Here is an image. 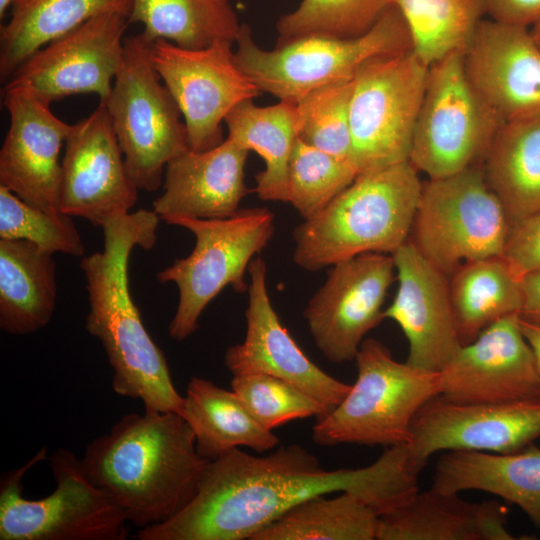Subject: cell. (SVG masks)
<instances>
[{
    "mask_svg": "<svg viewBox=\"0 0 540 540\" xmlns=\"http://www.w3.org/2000/svg\"><path fill=\"white\" fill-rule=\"evenodd\" d=\"M431 488L488 492L518 506L540 528V448L533 443L508 454L447 451L437 461Z\"/></svg>",
    "mask_w": 540,
    "mask_h": 540,
    "instance_id": "25",
    "label": "cell"
},
{
    "mask_svg": "<svg viewBox=\"0 0 540 540\" xmlns=\"http://www.w3.org/2000/svg\"><path fill=\"white\" fill-rule=\"evenodd\" d=\"M357 378L345 398L312 429L315 443L408 444L420 408L440 394L439 372L396 361L380 341L365 338L355 357Z\"/></svg>",
    "mask_w": 540,
    "mask_h": 540,
    "instance_id": "6",
    "label": "cell"
},
{
    "mask_svg": "<svg viewBox=\"0 0 540 540\" xmlns=\"http://www.w3.org/2000/svg\"><path fill=\"white\" fill-rule=\"evenodd\" d=\"M331 267L303 316L319 351L340 364L355 360L365 335L385 319L383 304L396 270L391 254L376 252Z\"/></svg>",
    "mask_w": 540,
    "mask_h": 540,
    "instance_id": "15",
    "label": "cell"
},
{
    "mask_svg": "<svg viewBox=\"0 0 540 540\" xmlns=\"http://www.w3.org/2000/svg\"><path fill=\"white\" fill-rule=\"evenodd\" d=\"M502 119L467 78L463 52L429 66L409 162L428 178L455 174L483 158Z\"/></svg>",
    "mask_w": 540,
    "mask_h": 540,
    "instance_id": "11",
    "label": "cell"
},
{
    "mask_svg": "<svg viewBox=\"0 0 540 540\" xmlns=\"http://www.w3.org/2000/svg\"><path fill=\"white\" fill-rule=\"evenodd\" d=\"M353 83L354 78L322 86L295 103L298 138L352 164L350 100Z\"/></svg>",
    "mask_w": 540,
    "mask_h": 540,
    "instance_id": "37",
    "label": "cell"
},
{
    "mask_svg": "<svg viewBox=\"0 0 540 540\" xmlns=\"http://www.w3.org/2000/svg\"><path fill=\"white\" fill-rule=\"evenodd\" d=\"M235 43L234 60L258 89L294 103L312 90L353 79L375 59L412 50L408 27L393 4L359 37L305 36L266 50L254 41L248 25L241 24Z\"/></svg>",
    "mask_w": 540,
    "mask_h": 540,
    "instance_id": "5",
    "label": "cell"
},
{
    "mask_svg": "<svg viewBox=\"0 0 540 540\" xmlns=\"http://www.w3.org/2000/svg\"><path fill=\"white\" fill-rule=\"evenodd\" d=\"M165 222L186 228L195 237L187 257L157 274L159 282H173L178 288V305L168 332L172 339L183 341L198 329L203 310L225 287L237 293L248 290L245 272L272 238L274 213L257 207L239 209L221 219L173 217Z\"/></svg>",
    "mask_w": 540,
    "mask_h": 540,
    "instance_id": "9",
    "label": "cell"
},
{
    "mask_svg": "<svg viewBox=\"0 0 540 540\" xmlns=\"http://www.w3.org/2000/svg\"><path fill=\"white\" fill-rule=\"evenodd\" d=\"M89 480L139 529L163 523L194 497L208 460L176 412L129 413L92 440L81 459Z\"/></svg>",
    "mask_w": 540,
    "mask_h": 540,
    "instance_id": "3",
    "label": "cell"
},
{
    "mask_svg": "<svg viewBox=\"0 0 540 540\" xmlns=\"http://www.w3.org/2000/svg\"><path fill=\"white\" fill-rule=\"evenodd\" d=\"M533 38L537 42V44L540 46V17L539 19L532 25V29L530 30Z\"/></svg>",
    "mask_w": 540,
    "mask_h": 540,
    "instance_id": "44",
    "label": "cell"
},
{
    "mask_svg": "<svg viewBox=\"0 0 540 540\" xmlns=\"http://www.w3.org/2000/svg\"><path fill=\"white\" fill-rule=\"evenodd\" d=\"M482 159L510 227L540 211V114L503 122Z\"/></svg>",
    "mask_w": 540,
    "mask_h": 540,
    "instance_id": "27",
    "label": "cell"
},
{
    "mask_svg": "<svg viewBox=\"0 0 540 540\" xmlns=\"http://www.w3.org/2000/svg\"><path fill=\"white\" fill-rule=\"evenodd\" d=\"M428 69L409 50L375 59L356 73L350 129L359 174L409 161Z\"/></svg>",
    "mask_w": 540,
    "mask_h": 540,
    "instance_id": "12",
    "label": "cell"
},
{
    "mask_svg": "<svg viewBox=\"0 0 540 540\" xmlns=\"http://www.w3.org/2000/svg\"><path fill=\"white\" fill-rule=\"evenodd\" d=\"M523 307L521 316L540 320V270L522 277Z\"/></svg>",
    "mask_w": 540,
    "mask_h": 540,
    "instance_id": "42",
    "label": "cell"
},
{
    "mask_svg": "<svg viewBox=\"0 0 540 540\" xmlns=\"http://www.w3.org/2000/svg\"><path fill=\"white\" fill-rule=\"evenodd\" d=\"M484 13L490 19L532 26L540 17V0H483Z\"/></svg>",
    "mask_w": 540,
    "mask_h": 540,
    "instance_id": "41",
    "label": "cell"
},
{
    "mask_svg": "<svg viewBox=\"0 0 540 540\" xmlns=\"http://www.w3.org/2000/svg\"><path fill=\"white\" fill-rule=\"evenodd\" d=\"M449 287L462 344L505 316L521 315L522 277L502 256L462 264L449 277Z\"/></svg>",
    "mask_w": 540,
    "mask_h": 540,
    "instance_id": "31",
    "label": "cell"
},
{
    "mask_svg": "<svg viewBox=\"0 0 540 540\" xmlns=\"http://www.w3.org/2000/svg\"><path fill=\"white\" fill-rule=\"evenodd\" d=\"M420 470L407 444L385 449L372 464L324 470L299 445L266 456L240 448L208 461L192 500L169 520L139 529L140 540H250L282 514L318 495L348 492L380 515L418 489Z\"/></svg>",
    "mask_w": 540,
    "mask_h": 540,
    "instance_id": "1",
    "label": "cell"
},
{
    "mask_svg": "<svg viewBox=\"0 0 540 540\" xmlns=\"http://www.w3.org/2000/svg\"><path fill=\"white\" fill-rule=\"evenodd\" d=\"M130 23L155 41L165 39L187 49L219 40L235 43L241 24L230 0H133Z\"/></svg>",
    "mask_w": 540,
    "mask_h": 540,
    "instance_id": "32",
    "label": "cell"
},
{
    "mask_svg": "<svg viewBox=\"0 0 540 540\" xmlns=\"http://www.w3.org/2000/svg\"><path fill=\"white\" fill-rule=\"evenodd\" d=\"M129 16L101 13L28 57L2 89L24 92L51 105L67 96L94 93L104 101L122 64Z\"/></svg>",
    "mask_w": 540,
    "mask_h": 540,
    "instance_id": "13",
    "label": "cell"
},
{
    "mask_svg": "<svg viewBox=\"0 0 540 540\" xmlns=\"http://www.w3.org/2000/svg\"><path fill=\"white\" fill-rule=\"evenodd\" d=\"M246 336L230 346L225 365L233 376L265 374L279 378L317 400L328 414L347 395L351 384L339 381L313 363L281 323L271 303L266 264L256 256L248 267Z\"/></svg>",
    "mask_w": 540,
    "mask_h": 540,
    "instance_id": "19",
    "label": "cell"
},
{
    "mask_svg": "<svg viewBox=\"0 0 540 540\" xmlns=\"http://www.w3.org/2000/svg\"><path fill=\"white\" fill-rule=\"evenodd\" d=\"M389 4V0H302L277 21L278 42L305 36L359 37L373 27Z\"/></svg>",
    "mask_w": 540,
    "mask_h": 540,
    "instance_id": "36",
    "label": "cell"
},
{
    "mask_svg": "<svg viewBox=\"0 0 540 540\" xmlns=\"http://www.w3.org/2000/svg\"><path fill=\"white\" fill-rule=\"evenodd\" d=\"M403 16L413 52L428 66L464 52L484 13L483 0H389Z\"/></svg>",
    "mask_w": 540,
    "mask_h": 540,
    "instance_id": "34",
    "label": "cell"
},
{
    "mask_svg": "<svg viewBox=\"0 0 540 540\" xmlns=\"http://www.w3.org/2000/svg\"><path fill=\"white\" fill-rule=\"evenodd\" d=\"M439 374V395L455 403L540 399V368L520 314L493 322L462 344Z\"/></svg>",
    "mask_w": 540,
    "mask_h": 540,
    "instance_id": "18",
    "label": "cell"
},
{
    "mask_svg": "<svg viewBox=\"0 0 540 540\" xmlns=\"http://www.w3.org/2000/svg\"><path fill=\"white\" fill-rule=\"evenodd\" d=\"M2 99L9 128L0 150V185L35 208L60 213V152L72 125L24 92L2 89Z\"/></svg>",
    "mask_w": 540,
    "mask_h": 540,
    "instance_id": "20",
    "label": "cell"
},
{
    "mask_svg": "<svg viewBox=\"0 0 540 540\" xmlns=\"http://www.w3.org/2000/svg\"><path fill=\"white\" fill-rule=\"evenodd\" d=\"M502 257L520 277L540 270V211L510 227Z\"/></svg>",
    "mask_w": 540,
    "mask_h": 540,
    "instance_id": "40",
    "label": "cell"
},
{
    "mask_svg": "<svg viewBox=\"0 0 540 540\" xmlns=\"http://www.w3.org/2000/svg\"><path fill=\"white\" fill-rule=\"evenodd\" d=\"M379 516L355 494L318 495L294 506L250 540H376Z\"/></svg>",
    "mask_w": 540,
    "mask_h": 540,
    "instance_id": "33",
    "label": "cell"
},
{
    "mask_svg": "<svg viewBox=\"0 0 540 540\" xmlns=\"http://www.w3.org/2000/svg\"><path fill=\"white\" fill-rule=\"evenodd\" d=\"M358 176L356 167L297 138L287 175V202L304 220L320 213Z\"/></svg>",
    "mask_w": 540,
    "mask_h": 540,
    "instance_id": "35",
    "label": "cell"
},
{
    "mask_svg": "<svg viewBox=\"0 0 540 540\" xmlns=\"http://www.w3.org/2000/svg\"><path fill=\"white\" fill-rule=\"evenodd\" d=\"M159 220L153 210L141 209L102 227L104 250L81 261L89 299L85 325L105 350L116 394L141 400L148 411L181 415L184 396L175 388L166 358L146 330L129 291L131 252L135 246L154 247Z\"/></svg>",
    "mask_w": 540,
    "mask_h": 540,
    "instance_id": "2",
    "label": "cell"
},
{
    "mask_svg": "<svg viewBox=\"0 0 540 540\" xmlns=\"http://www.w3.org/2000/svg\"><path fill=\"white\" fill-rule=\"evenodd\" d=\"M248 154L249 150L228 137L208 150L185 149L167 163L164 191L153 202V211L163 221L232 216L247 194Z\"/></svg>",
    "mask_w": 540,
    "mask_h": 540,
    "instance_id": "23",
    "label": "cell"
},
{
    "mask_svg": "<svg viewBox=\"0 0 540 540\" xmlns=\"http://www.w3.org/2000/svg\"><path fill=\"white\" fill-rule=\"evenodd\" d=\"M509 231L502 203L473 165L422 183L409 240L450 277L466 262L502 256Z\"/></svg>",
    "mask_w": 540,
    "mask_h": 540,
    "instance_id": "10",
    "label": "cell"
},
{
    "mask_svg": "<svg viewBox=\"0 0 540 540\" xmlns=\"http://www.w3.org/2000/svg\"><path fill=\"white\" fill-rule=\"evenodd\" d=\"M398 288L384 318L396 322L409 345L406 362L440 372L462 343L459 338L449 277L433 266L410 240L393 254Z\"/></svg>",
    "mask_w": 540,
    "mask_h": 540,
    "instance_id": "21",
    "label": "cell"
},
{
    "mask_svg": "<svg viewBox=\"0 0 540 540\" xmlns=\"http://www.w3.org/2000/svg\"><path fill=\"white\" fill-rule=\"evenodd\" d=\"M506 508L495 500L474 503L456 492H415L379 516L376 540H513Z\"/></svg>",
    "mask_w": 540,
    "mask_h": 540,
    "instance_id": "24",
    "label": "cell"
},
{
    "mask_svg": "<svg viewBox=\"0 0 540 540\" xmlns=\"http://www.w3.org/2000/svg\"><path fill=\"white\" fill-rule=\"evenodd\" d=\"M56 298L53 254L26 240L0 238V328L20 336L40 330Z\"/></svg>",
    "mask_w": 540,
    "mask_h": 540,
    "instance_id": "26",
    "label": "cell"
},
{
    "mask_svg": "<svg viewBox=\"0 0 540 540\" xmlns=\"http://www.w3.org/2000/svg\"><path fill=\"white\" fill-rule=\"evenodd\" d=\"M422 183L409 161L360 173L294 229V263L319 271L363 253L392 255L409 240Z\"/></svg>",
    "mask_w": 540,
    "mask_h": 540,
    "instance_id": "4",
    "label": "cell"
},
{
    "mask_svg": "<svg viewBox=\"0 0 540 540\" xmlns=\"http://www.w3.org/2000/svg\"><path fill=\"white\" fill-rule=\"evenodd\" d=\"M0 238L26 240L52 254L82 256L85 252L72 216L35 208L1 185Z\"/></svg>",
    "mask_w": 540,
    "mask_h": 540,
    "instance_id": "38",
    "label": "cell"
},
{
    "mask_svg": "<svg viewBox=\"0 0 540 540\" xmlns=\"http://www.w3.org/2000/svg\"><path fill=\"white\" fill-rule=\"evenodd\" d=\"M154 41L125 36L122 64L105 103L128 172L139 190L156 191L167 163L188 147L181 112L153 62Z\"/></svg>",
    "mask_w": 540,
    "mask_h": 540,
    "instance_id": "8",
    "label": "cell"
},
{
    "mask_svg": "<svg viewBox=\"0 0 540 540\" xmlns=\"http://www.w3.org/2000/svg\"><path fill=\"white\" fill-rule=\"evenodd\" d=\"M231 388L252 416L268 430L293 420L326 415L325 408L313 397L270 375L233 376Z\"/></svg>",
    "mask_w": 540,
    "mask_h": 540,
    "instance_id": "39",
    "label": "cell"
},
{
    "mask_svg": "<svg viewBox=\"0 0 540 540\" xmlns=\"http://www.w3.org/2000/svg\"><path fill=\"white\" fill-rule=\"evenodd\" d=\"M181 416L194 433L198 453L208 461L235 448L261 453L279 444L235 392L205 378L195 376L188 382Z\"/></svg>",
    "mask_w": 540,
    "mask_h": 540,
    "instance_id": "28",
    "label": "cell"
},
{
    "mask_svg": "<svg viewBox=\"0 0 540 540\" xmlns=\"http://www.w3.org/2000/svg\"><path fill=\"white\" fill-rule=\"evenodd\" d=\"M41 448L0 482L1 540H124L129 522L86 475L81 459L59 448L50 457L55 490L40 499L23 495V476L47 457Z\"/></svg>",
    "mask_w": 540,
    "mask_h": 540,
    "instance_id": "7",
    "label": "cell"
},
{
    "mask_svg": "<svg viewBox=\"0 0 540 540\" xmlns=\"http://www.w3.org/2000/svg\"><path fill=\"white\" fill-rule=\"evenodd\" d=\"M233 43L219 40L201 49H187L165 39L154 41L155 68L184 118L192 150L219 145L227 114L261 93L237 66Z\"/></svg>",
    "mask_w": 540,
    "mask_h": 540,
    "instance_id": "14",
    "label": "cell"
},
{
    "mask_svg": "<svg viewBox=\"0 0 540 540\" xmlns=\"http://www.w3.org/2000/svg\"><path fill=\"white\" fill-rule=\"evenodd\" d=\"M14 0H0V19L3 20L7 9L12 5Z\"/></svg>",
    "mask_w": 540,
    "mask_h": 540,
    "instance_id": "45",
    "label": "cell"
},
{
    "mask_svg": "<svg viewBox=\"0 0 540 540\" xmlns=\"http://www.w3.org/2000/svg\"><path fill=\"white\" fill-rule=\"evenodd\" d=\"M133 0H14L0 27V80L5 84L32 54L108 11L130 16Z\"/></svg>",
    "mask_w": 540,
    "mask_h": 540,
    "instance_id": "29",
    "label": "cell"
},
{
    "mask_svg": "<svg viewBox=\"0 0 540 540\" xmlns=\"http://www.w3.org/2000/svg\"><path fill=\"white\" fill-rule=\"evenodd\" d=\"M539 436L540 399L464 404L437 395L415 415L407 445L421 471L439 451L508 454Z\"/></svg>",
    "mask_w": 540,
    "mask_h": 540,
    "instance_id": "17",
    "label": "cell"
},
{
    "mask_svg": "<svg viewBox=\"0 0 540 540\" xmlns=\"http://www.w3.org/2000/svg\"><path fill=\"white\" fill-rule=\"evenodd\" d=\"M463 63L473 88L503 122L540 114V46L528 27L482 19Z\"/></svg>",
    "mask_w": 540,
    "mask_h": 540,
    "instance_id": "22",
    "label": "cell"
},
{
    "mask_svg": "<svg viewBox=\"0 0 540 540\" xmlns=\"http://www.w3.org/2000/svg\"><path fill=\"white\" fill-rule=\"evenodd\" d=\"M224 123L228 138L264 160L265 169L255 176L258 197L287 202L288 164L298 138L295 103L258 106L245 100L227 114Z\"/></svg>",
    "mask_w": 540,
    "mask_h": 540,
    "instance_id": "30",
    "label": "cell"
},
{
    "mask_svg": "<svg viewBox=\"0 0 540 540\" xmlns=\"http://www.w3.org/2000/svg\"><path fill=\"white\" fill-rule=\"evenodd\" d=\"M105 103L71 126L61 161L60 212L94 226L130 213L138 199Z\"/></svg>",
    "mask_w": 540,
    "mask_h": 540,
    "instance_id": "16",
    "label": "cell"
},
{
    "mask_svg": "<svg viewBox=\"0 0 540 540\" xmlns=\"http://www.w3.org/2000/svg\"><path fill=\"white\" fill-rule=\"evenodd\" d=\"M520 325L527 341L534 351L540 368V320L520 315Z\"/></svg>",
    "mask_w": 540,
    "mask_h": 540,
    "instance_id": "43",
    "label": "cell"
}]
</instances>
